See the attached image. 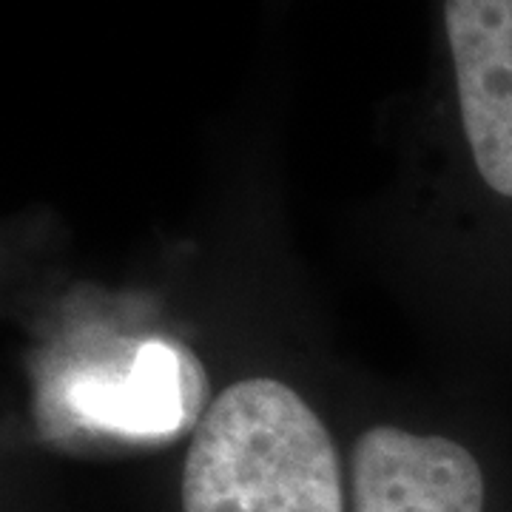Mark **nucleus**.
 Segmentation results:
<instances>
[{
  "label": "nucleus",
  "mask_w": 512,
  "mask_h": 512,
  "mask_svg": "<svg viewBox=\"0 0 512 512\" xmlns=\"http://www.w3.org/2000/svg\"><path fill=\"white\" fill-rule=\"evenodd\" d=\"M183 512H345L325 424L288 384H231L188 450Z\"/></svg>",
  "instance_id": "f257e3e1"
},
{
  "label": "nucleus",
  "mask_w": 512,
  "mask_h": 512,
  "mask_svg": "<svg viewBox=\"0 0 512 512\" xmlns=\"http://www.w3.org/2000/svg\"><path fill=\"white\" fill-rule=\"evenodd\" d=\"M205 393L208 379L191 350L146 339L55 367L37 390V421L49 439L168 441L197 421Z\"/></svg>",
  "instance_id": "f03ea898"
},
{
  "label": "nucleus",
  "mask_w": 512,
  "mask_h": 512,
  "mask_svg": "<svg viewBox=\"0 0 512 512\" xmlns=\"http://www.w3.org/2000/svg\"><path fill=\"white\" fill-rule=\"evenodd\" d=\"M444 29L478 174L512 197V0H444Z\"/></svg>",
  "instance_id": "7ed1b4c3"
},
{
  "label": "nucleus",
  "mask_w": 512,
  "mask_h": 512,
  "mask_svg": "<svg viewBox=\"0 0 512 512\" xmlns=\"http://www.w3.org/2000/svg\"><path fill=\"white\" fill-rule=\"evenodd\" d=\"M356 512H481L484 476L470 450L444 436L373 427L353 450Z\"/></svg>",
  "instance_id": "20e7f679"
}]
</instances>
